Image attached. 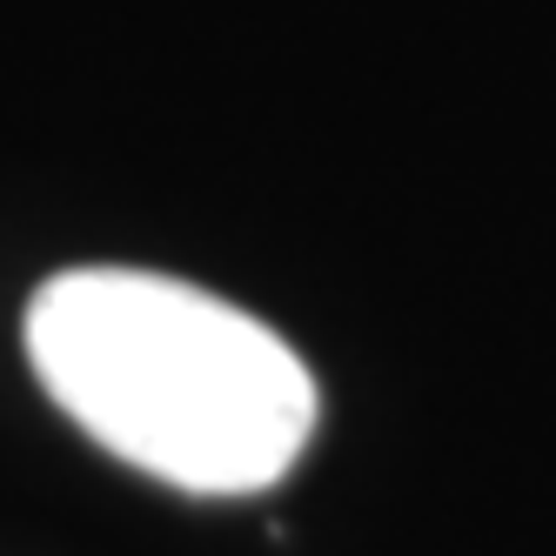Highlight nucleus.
<instances>
[{
	"instance_id": "f257e3e1",
	"label": "nucleus",
	"mask_w": 556,
	"mask_h": 556,
	"mask_svg": "<svg viewBox=\"0 0 556 556\" xmlns=\"http://www.w3.org/2000/svg\"><path fill=\"white\" fill-rule=\"evenodd\" d=\"M27 363L101 450L194 496L275 483L315 435L302 355L175 275H54L27 302Z\"/></svg>"
}]
</instances>
